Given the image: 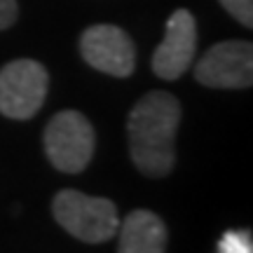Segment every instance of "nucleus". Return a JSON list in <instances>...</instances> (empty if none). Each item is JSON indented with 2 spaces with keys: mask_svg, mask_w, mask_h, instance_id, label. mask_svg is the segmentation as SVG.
Segmentation results:
<instances>
[{
  "mask_svg": "<svg viewBox=\"0 0 253 253\" xmlns=\"http://www.w3.org/2000/svg\"><path fill=\"white\" fill-rule=\"evenodd\" d=\"M178 122L181 103L169 91H150L131 108L126 120L129 153L141 173L162 178L173 169Z\"/></svg>",
  "mask_w": 253,
  "mask_h": 253,
  "instance_id": "f257e3e1",
  "label": "nucleus"
},
{
  "mask_svg": "<svg viewBox=\"0 0 253 253\" xmlns=\"http://www.w3.org/2000/svg\"><path fill=\"white\" fill-rule=\"evenodd\" d=\"M56 223L80 242L101 244L118 235V207L106 197H89L80 190H61L52 202Z\"/></svg>",
  "mask_w": 253,
  "mask_h": 253,
  "instance_id": "f03ea898",
  "label": "nucleus"
},
{
  "mask_svg": "<svg viewBox=\"0 0 253 253\" xmlns=\"http://www.w3.org/2000/svg\"><path fill=\"white\" fill-rule=\"evenodd\" d=\"M94 126L78 110H61L45 129L47 160L63 173H80L94 155Z\"/></svg>",
  "mask_w": 253,
  "mask_h": 253,
  "instance_id": "7ed1b4c3",
  "label": "nucleus"
},
{
  "mask_svg": "<svg viewBox=\"0 0 253 253\" xmlns=\"http://www.w3.org/2000/svg\"><path fill=\"white\" fill-rule=\"evenodd\" d=\"M49 75L33 59L9 61L0 71V113L9 120H31L42 108Z\"/></svg>",
  "mask_w": 253,
  "mask_h": 253,
  "instance_id": "20e7f679",
  "label": "nucleus"
},
{
  "mask_svg": "<svg viewBox=\"0 0 253 253\" xmlns=\"http://www.w3.org/2000/svg\"><path fill=\"white\" fill-rule=\"evenodd\" d=\"M195 78L213 89H246L253 82V47L249 40L216 42L195 66Z\"/></svg>",
  "mask_w": 253,
  "mask_h": 253,
  "instance_id": "39448f33",
  "label": "nucleus"
},
{
  "mask_svg": "<svg viewBox=\"0 0 253 253\" xmlns=\"http://www.w3.org/2000/svg\"><path fill=\"white\" fill-rule=\"evenodd\" d=\"M80 54L91 68L113 78H129L136 68L131 38L113 24H96L87 28L80 38Z\"/></svg>",
  "mask_w": 253,
  "mask_h": 253,
  "instance_id": "423d86ee",
  "label": "nucleus"
},
{
  "mask_svg": "<svg viewBox=\"0 0 253 253\" xmlns=\"http://www.w3.org/2000/svg\"><path fill=\"white\" fill-rule=\"evenodd\" d=\"M197 49V24L188 9H176L167 19L164 40L153 54V71L162 80H178L190 68Z\"/></svg>",
  "mask_w": 253,
  "mask_h": 253,
  "instance_id": "0eeeda50",
  "label": "nucleus"
},
{
  "mask_svg": "<svg viewBox=\"0 0 253 253\" xmlns=\"http://www.w3.org/2000/svg\"><path fill=\"white\" fill-rule=\"evenodd\" d=\"M118 253H164L167 225L153 211L136 209L118 227Z\"/></svg>",
  "mask_w": 253,
  "mask_h": 253,
  "instance_id": "6e6552de",
  "label": "nucleus"
},
{
  "mask_svg": "<svg viewBox=\"0 0 253 253\" xmlns=\"http://www.w3.org/2000/svg\"><path fill=\"white\" fill-rule=\"evenodd\" d=\"M218 253H253L251 232H246V230L225 232L218 242Z\"/></svg>",
  "mask_w": 253,
  "mask_h": 253,
  "instance_id": "1a4fd4ad",
  "label": "nucleus"
},
{
  "mask_svg": "<svg viewBox=\"0 0 253 253\" xmlns=\"http://www.w3.org/2000/svg\"><path fill=\"white\" fill-rule=\"evenodd\" d=\"M220 5H223L239 24H244L246 28L253 26V0H220Z\"/></svg>",
  "mask_w": 253,
  "mask_h": 253,
  "instance_id": "9d476101",
  "label": "nucleus"
},
{
  "mask_svg": "<svg viewBox=\"0 0 253 253\" xmlns=\"http://www.w3.org/2000/svg\"><path fill=\"white\" fill-rule=\"evenodd\" d=\"M17 0H0V31H5L17 19Z\"/></svg>",
  "mask_w": 253,
  "mask_h": 253,
  "instance_id": "9b49d317",
  "label": "nucleus"
}]
</instances>
